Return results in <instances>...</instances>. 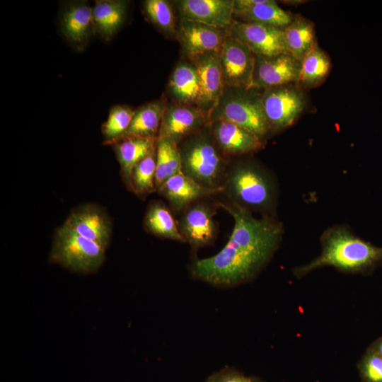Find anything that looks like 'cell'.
Masks as SVG:
<instances>
[{
    "label": "cell",
    "instance_id": "obj_31",
    "mask_svg": "<svg viewBox=\"0 0 382 382\" xmlns=\"http://www.w3.org/2000/svg\"><path fill=\"white\" fill-rule=\"evenodd\" d=\"M143 4L146 16L158 29L167 35L176 31L175 18L169 1L146 0Z\"/></svg>",
    "mask_w": 382,
    "mask_h": 382
},
{
    "label": "cell",
    "instance_id": "obj_16",
    "mask_svg": "<svg viewBox=\"0 0 382 382\" xmlns=\"http://www.w3.org/2000/svg\"><path fill=\"white\" fill-rule=\"evenodd\" d=\"M191 60L197 71L200 86V95L197 105L200 109L207 108L211 111L222 96L225 87L219 53H207L197 56Z\"/></svg>",
    "mask_w": 382,
    "mask_h": 382
},
{
    "label": "cell",
    "instance_id": "obj_7",
    "mask_svg": "<svg viewBox=\"0 0 382 382\" xmlns=\"http://www.w3.org/2000/svg\"><path fill=\"white\" fill-rule=\"evenodd\" d=\"M262 105L271 131H279L299 118L305 108V98L296 83L265 88Z\"/></svg>",
    "mask_w": 382,
    "mask_h": 382
},
{
    "label": "cell",
    "instance_id": "obj_1",
    "mask_svg": "<svg viewBox=\"0 0 382 382\" xmlns=\"http://www.w3.org/2000/svg\"><path fill=\"white\" fill-rule=\"evenodd\" d=\"M218 206L232 216V233L218 253L196 260L190 274L212 286L229 288L250 281L265 266L279 246L283 226L268 214L257 218L231 202H219Z\"/></svg>",
    "mask_w": 382,
    "mask_h": 382
},
{
    "label": "cell",
    "instance_id": "obj_22",
    "mask_svg": "<svg viewBox=\"0 0 382 382\" xmlns=\"http://www.w3.org/2000/svg\"><path fill=\"white\" fill-rule=\"evenodd\" d=\"M283 36L288 53L300 62L318 45L315 24L299 13L283 28Z\"/></svg>",
    "mask_w": 382,
    "mask_h": 382
},
{
    "label": "cell",
    "instance_id": "obj_24",
    "mask_svg": "<svg viewBox=\"0 0 382 382\" xmlns=\"http://www.w3.org/2000/svg\"><path fill=\"white\" fill-rule=\"evenodd\" d=\"M166 108L161 100L140 107L135 110L127 131L115 142L132 137L157 138Z\"/></svg>",
    "mask_w": 382,
    "mask_h": 382
},
{
    "label": "cell",
    "instance_id": "obj_30",
    "mask_svg": "<svg viewBox=\"0 0 382 382\" xmlns=\"http://www.w3.org/2000/svg\"><path fill=\"white\" fill-rule=\"evenodd\" d=\"M135 110L127 105H115L102 127L105 144L112 145L128 129Z\"/></svg>",
    "mask_w": 382,
    "mask_h": 382
},
{
    "label": "cell",
    "instance_id": "obj_8",
    "mask_svg": "<svg viewBox=\"0 0 382 382\" xmlns=\"http://www.w3.org/2000/svg\"><path fill=\"white\" fill-rule=\"evenodd\" d=\"M219 59L225 87L250 89L255 54L247 46L227 35Z\"/></svg>",
    "mask_w": 382,
    "mask_h": 382
},
{
    "label": "cell",
    "instance_id": "obj_5",
    "mask_svg": "<svg viewBox=\"0 0 382 382\" xmlns=\"http://www.w3.org/2000/svg\"><path fill=\"white\" fill-rule=\"evenodd\" d=\"M105 250L98 243L80 236L64 223L55 231L50 260L69 270L91 274L104 262Z\"/></svg>",
    "mask_w": 382,
    "mask_h": 382
},
{
    "label": "cell",
    "instance_id": "obj_18",
    "mask_svg": "<svg viewBox=\"0 0 382 382\" xmlns=\"http://www.w3.org/2000/svg\"><path fill=\"white\" fill-rule=\"evenodd\" d=\"M210 122L211 133L215 144L226 154H250L263 147L262 139L238 125L226 120Z\"/></svg>",
    "mask_w": 382,
    "mask_h": 382
},
{
    "label": "cell",
    "instance_id": "obj_25",
    "mask_svg": "<svg viewBox=\"0 0 382 382\" xmlns=\"http://www.w3.org/2000/svg\"><path fill=\"white\" fill-rule=\"evenodd\" d=\"M168 87L180 104L197 105L200 86L197 71L192 64H179L170 76Z\"/></svg>",
    "mask_w": 382,
    "mask_h": 382
},
{
    "label": "cell",
    "instance_id": "obj_14",
    "mask_svg": "<svg viewBox=\"0 0 382 382\" xmlns=\"http://www.w3.org/2000/svg\"><path fill=\"white\" fill-rule=\"evenodd\" d=\"M176 8L181 19L227 28L233 18L234 0H180Z\"/></svg>",
    "mask_w": 382,
    "mask_h": 382
},
{
    "label": "cell",
    "instance_id": "obj_19",
    "mask_svg": "<svg viewBox=\"0 0 382 382\" xmlns=\"http://www.w3.org/2000/svg\"><path fill=\"white\" fill-rule=\"evenodd\" d=\"M242 22L259 23L284 28L294 15L283 10L272 0H234L233 16Z\"/></svg>",
    "mask_w": 382,
    "mask_h": 382
},
{
    "label": "cell",
    "instance_id": "obj_15",
    "mask_svg": "<svg viewBox=\"0 0 382 382\" xmlns=\"http://www.w3.org/2000/svg\"><path fill=\"white\" fill-rule=\"evenodd\" d=\"M207 120L204 111L199 108L171 105L165 109L158 138L169 139L178 145Z\"/></svg>",
    "mask_w": 382,
    "mask_h": 382
},
{
    "label": "cell",
    "instance_id": "obj_12",
    "mask_svg": "<svg viewBox=\"0 0 382 382\" xmlns=\"http://www.w3.org/2000/svg\"><path fill=\"white\" fill-rule=\"evenodd\" d=\"M214 214V209L204 202L193 203L186 208L178 225L185 242L195 248L211 245L216 234Z\"/></svg>",
    "mask_w": 382,
    "mask_h": 382
},
{
    "label": "cell",
    "instance_id": "obj_21",
    "mask_svg": "<svg viewBox=\"0 0 382 382\" xmlns=\"http://www.w3.org/2000/svg\"><path fill=\"white\" fill-rule=\"evenodd\" d=\"M157 138H127L114 143L121 174L129 190L134 166L157 146Z\"/></svg>",
    "mask_w": 382,
    "mask_h": 382
},
{
    "label": "cell",
    "instance_id": "obj_34",
    "mask_svg": "<svg viewBox=\"0 0 382 382\" xmlns=\"http://www.w3.org/2000/svg\"><path fill=\"white\" fill-rule=\"evenodd\" d=\"M373 350L382 357V337L376 340L370 347Z\"/></svg>",
    "mask_w": 382,
    "mask_h": 382
},
{
    "label": "cell",
    "instance_id": "obj_27",
    "mask_svg": "<svg viewBox=\"0 0 382 382\" xmlns=\"http://www.w3.org/2000/svg\"><path fill=\"white\" fill-rule=\"evenodd\" d=\"M144 225L147 231L156 236L185 242L171 212L161 202L150 204L146 212Z\"/></svg>",
    "mask_w": 382,
    "mask_h": 382
},
{
    "label": "cell",
    "instance_id": "obj_9",
    "mask_svg": "<svg viewBox=\"0 0 382 382\" xmlns=\"http://www.w3.org/2000/svg\"><path fill=\"white\" fill-rule=\"evenodd\" d=\"M226 32L228 35L247 46L255 55L289 54L284 40L283 28L233 19Z\"/></svg>",
    "mask_w": 382,
    "mask_h": 382
},
{
    "label": "cell",
    "instance_id": "obj_13",
    "mask_svg": "<svg viewBox=\"0 0 382 382\" xmlns=\"http://www.w3.org/2000/svg\"><path fill=\"white\" fill-rule=\"evenodd\" d=\"M64 223L80 236L105 249L110 244L111 221L105 211L96 205L88 204L76 207Z\"/></svg>",
    "mask_w": 382,
    "mask_h": 382
},
{
    "label": "cell",
    "instance_id": "obj_10",
    "mask_svg": "<svg viewBox=\"0 0 382 382\" xmlns=\"http://www.w3.org/2000/svg\"><path fill=\"white\" fill-rule=\"evenodd\" d=\"M300 70L301 62L289 54L255 55L250 89L296 83Z\"/></svg>",
    "mask_w": 382,
    "mask_h": 382
},
{
    "label": "cell",
    "instance_id": "obj_20",
    "mask_svg": "<svg viewBox=\"0 0 382 382\" xmlns=\"http://www.w3.org/2000/svg\"><path fill=\"white\" fill-rule=\"evenodd\" d=\"M157 191L176 212L185 210L195 202L219 192L200 185L183 173L168 178Z\"/></svg>",
    "mask_w": 382,
    "mask_h": 382
},
{
    "label": "cell",
    "instance_id": "obj_23",
    "mask_svg": "<svg viewBox=\"0 0 382 382\" xmlns=\"http://www.w3.org/2000/svg\"><path fill=\"white\" fill-rule=\"evenodd\" d=\"M128 2L122 0H99L93 7L95 33L109 41L125 21Z\"/></svg>",
    "mask_w": 382,
    "mask_h": 382
},
{
    "label": "cell",
    "instance_id": "obj_3",
    "mask_svg": "<svg viewBox=\"0 0 382 382\" xmlns=\"http://www.w3.org/2000/svg\"><path fill=\"white\" fill-rule=\"evenodd\" d=\"M222 192L231 203L253 211L267 212L274 205L276 187L270 175L253 162H241L227 172Z\"/></svg>",
    "mask_w": 382,
    "mask_h": 382
},
{
    "label": "cell",
    "instance_id": "obj_11",
    "mask_svg": "<svg viewBox=\"0 0 382 382\" xmlns=\"http://www.w3.org/2000/svg\"><path fill=\"white\" fill-rule=\"evenodd\" d=\"M176 33L190 59L210 52L219 53L227 36L226 28L184 19H181Z\"/></svg>",
    "mask_w": 382,
    "mask_h": 382
},
{
    "label": "cell",
    "instance_id": "obj_4",
    "mask_svg": "<svg viewBox=\"0 0 382 382\" xmlns=\"http://www.w3.org/2000/svg\"><path fill=\"white\" fill-rule=\"evenodd\" d=\"M179 149L183 174L206 188L222 192L227 174L225 161L209 138L194 136Z\"/></svg>",
    "mask_w": 382,
    "mask_h": 382
},
{
    "label": "cell",
    "instance_id": "obj_6",
    "mask_svg": "<svg viewBox=\"0 0 382 382\" xmlns=\"http://www.w3.org/2000/svg\"><path fill=\"white\" fill-rule=\"evenodd\" d=\"M253 89L237 88L223 93L208 115L209 122L226 120L238 125L262 141L271 132L262 105L261 94Z\"/></svg>",
    "mask_w": 382,
    "mask_h": 382
},
{
    "label": "cell",
    "instance_id": "obj_32",
    "mask_svg": "<svg viewBox=\"0 0 382 382\" xmlns=\"http://www.w3.org/2000/svg\"><path fill=\"white\" fill-rule=\"evenodd\" d=\"M359 369L363 382H382V357L371 348L361 358Z\"/></svg>",
    "mask_w": 382,
    "mask_h": 382
},
{
    "label": "cell",
    "instance_id": "obj_2",
    "mask_svg": "<svg viewBox=\"0 0 382 382\" xmlns=\"http://www.w3.org/2000/svg\"><path fill=\"white\" fill-rule=\"evenodd\" d=\"M320 242V254L306 265L296 267L295 277L301 278L325 266L347 272L368 273L382 263V248L357 237L345 226L328 228Z\"/></svg>",
    "mask_w": 382,
    "mask_h": 382
},
{
    "label": "cell",
    "instance_id": "obj_28",
    "mask_svg": "<svg viewBox=\"0 0 382 382\" xmlns=\"http://www.w3.org/2000/svg\"><path fill=\"white\" fill-rule=\"evenodd\" d=\"M182 173L180 149L169 139L158 138L155 186L157 190L170 177Z\"/></svg>",
    "mask_w": 382,
    "mask_h": 382
},
{
    "label": "cell",
    "instance_id": "obj_29",
    "mask_svg": "<svg viewBox=\"0 0 382 382\" xmlns=\"http://www.w3.org/2000/svg\"><path fill=\"white\" fill-rule=\"evenodd\" d=\"M156 148L141 160L134 168L131 190L139 197L156 190Z\"/></svg>",
    "mask_w": 382,
    "mask_h": 382
},
{
    "label": "cell",
    "instance_id": "obj_17",
    "mask_svg": "<svg viewBox=\"0 0 382 382\" xmlns=\"http://www.w3.org/2000/svg\"><path fill=\"white\" fill-rule=\"evenodd\" d=\"M60 24L66 40L81 51L95 33L93 8L83 1L70 2L62 10Z\"/></svg>",
    "mask_w": 382,
    "mask_h": 382
},
{
    "label": "cell",
    "instance_id": "obj_26",
    "mask_svg": "<svg viewBox=\"0 0 382 382\" xmlns=\"http://www.w3.org/2000/svg\"><path fill=\"white\" fill-rule=\"evenodd\" d=\"M331 68L328 54L318 45L313 47L301 62L299 88H312L321 84L328 76Z\"/></svg>",
    "mask_w": 382,
    "mask_h": 382
},
{
    "label": "cell",
    "instance_id": "obj_33",
    "mask_svg": "<svg viewBox=\"0 0 382 382\" xmlns=\"http://www.w3.org/2000/svg\"><path fill=\"white\" fill-rule=\"evenodd\" d=\"M206 382H262L259 378L247 376L238 370L226 366L213 373Z\"/></svg>",
    "mask_w": 382,
    "mask_h": 382
}]
</instances>
